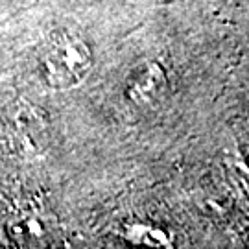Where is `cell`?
<instances>
[{"mask_svg": "<svg viewBox=\"0 0 249 249\" xmlns=\"http://www.w3.org/2000/svg\"><path fill=\"white\" fill-rule=\"evenodd\" d=\"M92 50L72 30H57L46 39L37 55V74L52 90L78 87L92 71Z\"/></svg>", "mask_w": 249, "mask_h": 249, "instance_id": "cell-1", "label": "cell"}]
</instances>
